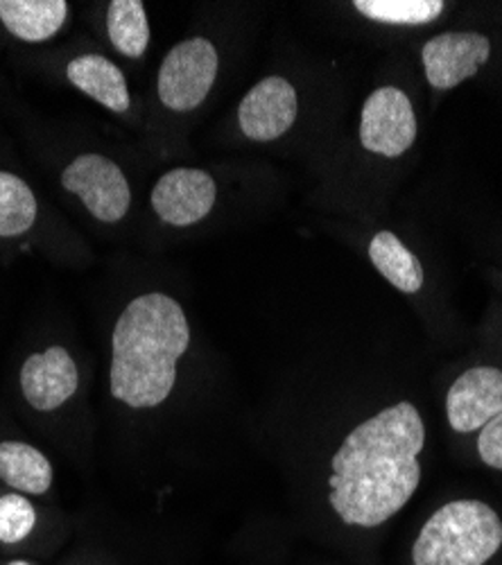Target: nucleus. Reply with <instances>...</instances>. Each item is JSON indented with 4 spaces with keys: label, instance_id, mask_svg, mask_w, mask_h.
<instances>
[{
    "label": "nucleus",
    "instance_id": "obj_19",
    "mask_svg": "<svg viewBox=\"0 0 502 565\" xmlns=\"http://www.w3.org/2000/svg\"><path fill=\"white\" fill-rule=\"evenodd\" d=\"M36 525V511L25 495L0 498V543L14 545L32 534Z\"/></svg>",
    "mask_w": 502,
    "mask_h": 565
},
{
    "label": "nucleus",
    "instance_id": "obj_2",
    "mask_svg": "<svg viewBox=\"0 0 502 565\" xmlns=\"http://www.w3.org/2000/svg\"><path fill=\"white\" fill-rule=\"evenodd\" d=\"M191 326L172 297H136L118 317L111 349V396L133 409L168 401L177 383V362L189 351Z\"/></svg>",
    "mask_w": 502,
    "mask_h": 565
},
{
    "label": "nucleus",
    "instance_id": "obj_15",
    "mask_svg": "<svg viewBox=\"0 0 502 565\" xmlns=\"http://www.w3.org/2000/svg\"><path fill=\"white\" fill-rule=\"evenodd\" d=\"M0 480L19 493L43 495L53 484V466L36 448L21 441L0 444Z\"/></svg>",
    "mask_w": 502,
    "mask_h": 565
},
{
    "label": "nucleus",
    "instance_id": "obj_9",
    "mask_svg": "<svg viewBox=\"0 0 502 565\" xmlns=\"http://www.w3.org/2000/svg\"><path fill=\"white\" fill-rule=\"evenodd\" d=\"M502 412V371L473 366L455 381L446 394V418L450 430L471 435L482 430Z\"/></svg>",
    "mask_w": 502,
    "mask_h": 565
},
{
    "label": "nucleus",
    "instance_id": "obj_5",
    "mask_svg": "<svg viewBox=\"0 0 502 565\" xmlns=\"http://www.w3.org/2000/svg\"><path fill=\"white\" fill-rule=\"evenodd\" d=\"M417 131L415 107L403 88L387 84L364 100L360 114V143L367 152L398 159L415 146Z\"/></svg>",
    "mask_w": 502,
    "mask_h": 565
},
{
    "label": "nucleus",
    "instance_id": "obj_21",
    "mask_svg": "<svg viewBox=\"0 0 502 565\" xmlns=\"http://www.w3.org/2000/svg\"><path fill=\"white\" fill-rule=\"evenodd\" d=\"M8 565H32V563H28V561H12V563H8Z\"/></svg>",
    "mask_w": 502,
    "mask_h": 565
},
{
    "label": "nucleus",
    "instance_id": "obj_11",
    "mask_svg": "<svg viewBox=\"0 0 502 565\" xmlns=\"http://www.w3.org/2000/svg\"><path fill=\"white\" fill-rule=\"evenodd\" d=\"M79 375L66 349L53 347L34 353L21 369V390L36 412H53L77 392Z\"/></svg>",
    "mask_w": 502,
    "mask_h": 565
},
{
    "label": "nucleus",
    "instance_id": "obj_4",
    "mask_svg": "<svg viewBox=\"0 0 502 565\" xmlns=\"http://www.w3.org/2000/svg\"><path fill=\"white\" fill-rule=\"evenodd\" d=\"M217 68V51L209 39L195 36L177 43L159 68L157 90L161 103L181 114L197 109L215 84Z\"/></svg>",
    "mask_w": 502,
    "mask_h": 565
},
{
    "label": "nucleus",
    "instance_id": "obj_3",
    "mask_svg": "<svg viewBox=\"0 0 502 565\" xmlns=\"http://www.w3.org/2000/svg\"><path fill=\"white\" fill-rule=\"evenodd\" d=\"M502 547L500 515L482 500H452L439 507L421 527L415 565H484Z\"/></svg>",
    "mask_w": 502,
    "mask_h": 565
},
{
    "label": "nucleus",
    "instance_id": "obj_18",
    "mask_svg": "<svg viewBox=\"0 0 502 565\" xmlns=\"http://www.w3.org/2000/svg\"><path fill=\"white\" fill-rule=\"evenodd\" d=\"M36 220V200L30 185L12 174L0 172V238H17L32 228Z\"/></svg>",
    "mask_w": 502,
    "mask_h": 565
},
{
    "label": "nucleus",
    "instance_id": "obj_12",
    "mask_svg": "<svg viewBox=\"0 0 502 565\" xmlns=\"http://www.w3.org/2000/svg\"><path fill=\"white\" fill-rule=\"evenodd\" d=\"M66 75L88 98H94L114 114L129 111V90L122 71L103 55H84L68 64Z\"/></svg>",
    "mask_w": 502,
    "mask_h": 565
},
{
    "label": "nucleus",
    "instance_id": "obj_17",
    "mask_svg": "<svg viewBox=\"0 0 502 565\" xmlns=\"http://www.w3.org/2000/svg\"><path fill=\"white\" fill-rule=\"evenodd\" d=\"M353 8L374 23L400 28L430 25L446 12L441 0H355Z\"/></svg>",
    "mask_w": 502,
    "mask_h": 565
},
{
    "label": "nucleus",
    "instance_id": "obj_14",
    "mask_svg": "<svg viewBox=\"0 0 502 565\" xmlns=\"http://www.w3.org/2000/svg\"><path fill=\"white\" fill-rule=\"evenodd\" d=\"M370 260L378 274L403 295L421 292L426 274L419 258L409 252L396 233L378 231L370 243Z\"/></svg>",
    "mask_w": 502,
    "mask_h": 565
},
{
    "label": "nucleus",
    "instance_id": "obj_13",
    "mask_svg": "<svg viewBox=\"0 0 502 565\" xmlns=\"http://www.w3.org/2000/svg\"><path fill=\"white\" fill-rule=\"evenodd\" d=\"M64 0H0V21L17 39L39 43L53 39L66 23Z\"/></svg>",
    "mask_w": 502,
    "mask_h": 565
},
{
    "label": "nucleus",
    "instance_id": "obj_10",
    "mask_svg": "<svg viewBox=\"0 0 502 565\" xmlns=\"http://www.w3.org/2000/svg\"><path fill=\"white\" fill-rule=\"evenodd\" d=\"M217 188L209 172L197 168H177L165 172L152 188L154 213L172 226L202 222L215 206Z\"/></svg>",
    "mask_w": 502,
    "mask_h": 565
},
{
    "label": "nucleus",
    "instance_id": "obj_8",
    "mask_svg": "<svg viewBox=\"0 0 502 565\" xmlns=\"http://www.w3.org/2000/svg\"><path fill=\"white\" fill-rule=\"evenodd\" d=\"M299 98L286 77H265L243 98L238 107L241 131L256 143L277 140L295 125Z\"/></svg>",
    "mask_w": 502,
    "mask_h": 565
},
{
    "label": "nucleus",
    "instance_id": "obj_6",
    "mask_svg": "<svg viewBox=\"0 0 502 565\" xmlns=\"http://www.w3.org/2000/svg\"><path fill=\"white\" fill-rule=\"evenodd\" d=\"M62 185L77 195L88 213L105 224L120 222L131 204L122 170L103 154H82L62 174Z\"/></svg>",
    "mask_w": 502,
    "mask_h": 565
},
{
    "label": "nucleus",
    "instance_id": "obj_20",
    "mask_svg": "<svg viewBox=\"0 0 502 565\" xmlns=\"http://www.w3.org/2000/svg\"><path fill=\"white\" fill-rule=\"evenodd\" d=\"M478 455L489 468L502 470V412L480 430Z\"/></svg>",
    "mask_w": 502,
    "mask_h": 565
},
{
    "label": "nucleus",
    "instance_id": "obj_7",
    "mask_svg": "<svg viewBox=\"0 0 502 565\" xmlns=\"http://www.w3.org/2000/svg\"><path fill=\"white\" fill-rule=\"evenodd\" d=\"M489 57V36L473 30L441 32L426 41L421 49L424 73L435 90H450L476 77Z\"/></svg>",
    "mask_w": 502,
    "mask_h": 565
},
{
    "label": "nucleus",
    "instance_id": "obj_1",
    "mask_svg": "<svg viewBox=\"0 0 502 565\" xmlns=\"http://www.w3.org/2000/svg\"><path fill=\"white\" fill-rule=\"evenodd\" d=\"M426 423L400 401L355 426L331 459L329 502L340 521L372 530L387 523L419 489Z\"/></svg>",
    "mask_w": 502,
    "mask_h": 565
},
{
    "label": "nucleus",
    "instance_id": "obj_16",
    "mask_svg": "<svg viewBox=\"0 0 502 565\" xmlns=\"http://www.w3.org/2000/svg\"><path fill=\"white\" fill-rule=\"evenodd\" d=\"M107 30L114 49L127 60H141L150 43V25L141 0H111Z\"/></svg>",
    "mask_w": 502,
    "mask_h": 565
}]
</instances>
